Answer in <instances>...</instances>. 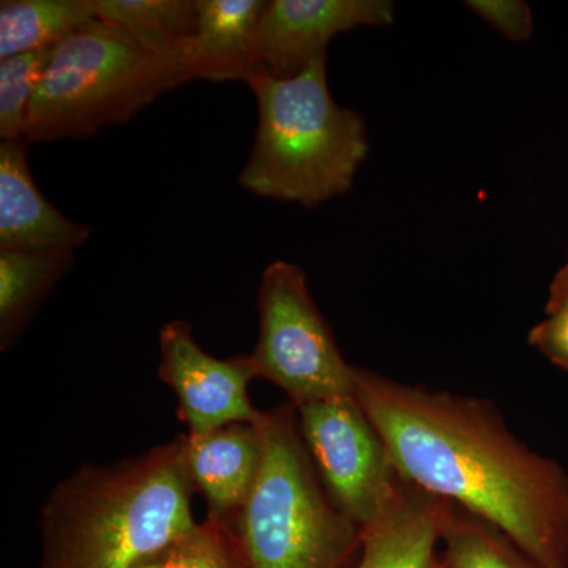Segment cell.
<instances>
[{
  "instance_id": "1",
  "label": "cell",
  "mask_w": 568,
  "mask_h": 568,
  "mask_svg": "<svg viewBox=\"0 0 568 568\" xmlns=\"http://www.w3.org/2000/svg\"><path fill=\"white\" fill-rule=\"evenodd\" d=\"M355 398L399 478L484 519L547 568H568V476L488 399L406 386L355 366Z\"/></svg>"
},
{
  "instance_id": "2",
  "label": "cell",
  "mask_w": 568,
  "mask_h": 568,
  "mask_svg": "<svg viewBox=\"0 0 568 568\" xmlns=\"http://www.w3.org/2000/svg\"><path fill=\"white\" fill-rule=\"evenodd\" d=\"M185 436L63 478L41 514L40 568H133L196 526Z\"/></svg>"
},
{
  "instance_id": "3",
  "label": "cell",
  "mask_w": 568,
  "mask_h": 568,
  "mask_svg": "<svg viewBox=\"0 0 568 568\" xmlns=\"http://www.w3.org/2000/svg\"><path fill=\"white\" fill-rule=\"evenodd\" d=\"M246 84L257 103V130L239 175L242 189L305 209L349 192L368 155V132L357 111L332 99L325 55L297 77L253 74Z\"/></svg>"
},
{
  "instance_id": "4",
  "label": "cell",
  "mask_w": 568,
  "mask_h": 568,
  "mask_svg": "<svg viewBox=\"0 0 568 568\" xmlns=\"http://www.w3.org/2000/svg\"><path fill=\"white\" fill-rule=\"evenodd\" d=\"M256 484L231 523L250 568H354L362 528L327 489L302 437L297 407L264 413Z\"/></svg>"
},
{
  "instance_id": "5",
  "label": "cell",
  "mask_w": 568,
  "mask_h": 568,
  "mask_svg": "<svg viewBox=\"0 0 568 568\" xmlns=\"http://www.w3.org/2000/svg\"><path fill=\"white\" fill-rule=\"evenodd\" d=\"M190 81L185 63L156 58L118 26L93 18L55 48L29 110L26 141L84 140Z\"/></svg>"
},
{
  "instance_id": "6",
  "label": "cell",
  "mask_w": 568,
  "mask_h": 568,
  "mask_svg": "<svg viewBox=\"0 0 568 568\" xmlns=\"http://www.w3.org/2000/svg\"><path fill=\"white\" fill-rule=\"evenodd\" d=\"M257 316L260 334L250 354L256 377L286 392L295 407L355 395V366L343 357L298 265L275 261L265 268Z\"/></svg>"
},
{
  "instance_id": "7",
  "label": "cell",
  "mask_w": 568,
  "mask_h": 568,
  "mask_svg": "<svg viewBox=\"0 0 568 568\" xmlns=\"http://www.w3.org/2000/svg\"><path fill=\"white\" fill-rule=\"evenodd\" d=\"M302 437L325 489L362 529L398 488L386 444L354 396L297 406Z\"/></svg>"
},
{
  "instance_id": "8",
  "label": "cell",
  "mask_w": 568,
  "mask_h": 568,
  "mask_svg": "<svg viewBox=\"0 0 568 568\" xmlns=\"http://www.w3.org/2000/svg\"><path fill=\"white\" fill-rule=\"evenodd\" d=\"M159 343V377L178 396L179 417L189 436L233 424H261L264 410L256 409L248 395L250 381L256 377L250 355L213 357L183 321L164 324Z\"/></svg>"
},
{
  "instance_id": "9",
  "label": "cell",
  "mask_w": 568,
  "mask_h": 568,
  "mask_svg": "<svg viewBox=\"0 0 568 568\" xmlns=\"http://www.w3.org/2000/svg\"><path fill=\"white\" fill-rule=\"evenodd\" d=\"M394 17L395 6L388 0H272L257 24L253 74L297 77L324 58L339 33L381 28Z\"/></svg>"
},
{
  "instance_id": "10",
  "label": "cell",
  "mask_w": 568,
  "mask_h": 568,
  "mask_svg": "<svg viewBox=\"0 0 568 568\" xmlns=\"http://www.w3.org/2000/svg\"><path fill=\"white\" fill-rule=\"evenodd\" d=\"M28 151L26 140L0 144V248L74 253L92 230L44 197L33 181Z\"/></svg>"
},
{
  "instance_id": "11",
  "label": "cell",
  "mask_w": 568,
  "mask_h": 568,
  "mask_svg": "<svg viewBox=\"0 0 568 568\" xmlns=\"http://www.w3.org/2000/svg\"><path fill=\"white\" fill-rule=\"evenodd\" d=\"M263 459L260 426L233 424L185 436V465L207 503V518L231 525L252 495Z\"/></svg>"
},
{
  "instance_id": "12",
  "label": "cell",
  "mask_w": 568,
  "mask_h": 568,
  "mask_svg": "<svg viewBox=\"0 0 568 568\" xmlns=\"http://www.w3.org/2000/svg\"><path fill=\"white\" fill-rule=\"evenodd\" d=\"M450 503L399 480L395 496L362 529L354 568H436V548Z\"/></svg>"
},
{
  "instance_id": "13",
  "label": "cell",
  "mask_w": 568,
  "mask_h": 568,
  "mask_svg": "<svg viewBox=\"0 0 568 568\" xmlns=\"http://www.w3.org/2000/svg\"><path fill=\"white\" fill-rule=\"evenodd\" d=\"M264 0H196L190 61L194 80L244 81L253 74L254 39Z\"/></svg>"
},
{
  "instance_id": "14",
  "label": "cell",
  "mask_w": 568,
  "mask_h": 568,
  "mask_svg": "<svg viewBox=\"0 0 568 568\" xmlns=\"http://www.w3.org/2000/svg\"><path fill=\"white\" fill-rule=\"evenodd\" d=\"M73 263L74 253L0 248V349L17 345L37 310Z\"/></svg>"
},
{
  "instance_id": "15",
  "label": "cell",
  "mask_w": 568,
  "mask_h": 568,
  "mask_svg": "<svg viewBox=\"0 0 568 568\" xmlns=\"http://www.w3.org/2000/svg\"><path fill=\"white\" fill-rule=\"evenodd\" d=\"M97 18L118 26L156 58L192 70L190 44L196 26V0H97Z\"/></svg>"
},
{
  "instance_id": "16",
  "label": "cell",
  "mask_w": 568,
  "mask_h": 568,
  "mask_svg": "<svg viewBox=\"0 0 568 568\" xmlns=\"http://www.w3.org/2000/svg\"><path fill=\"white\" fill-rule=\"evenodd\" d=\"M97 18V0H2L0 61L59 47Z\"/></svg>"
},
{
  "instance_id": "17",
  "label": "cell",
  "mask_w": 568,
  "mask_h": 568,
  "mask_svg": "<svg viewBox=\"0 0 568 568\" xmlns=\"http://www.w3.org/2000/svg\"><path fill=\"white\" fill-rule=\"evenodd\" d=\"M440 544L446 568H547L484 519L450 504Z\"/></svg>"
},
{
  "instance_id": "18",
  "label": "cell",
  "mask_w": 568,
  "mask_h": 568,
  "mask_svg": "<svg viewBox=\"0 0 568 568\" xmlns=\"http://www.w3.org/2000/svg\"><path fill=\"white\" fill-rule=\"evenodd\" d=\"M55 48L13 55L0 61V138L2 141L26 140L29 110Z\"/></svg>"
},
{
  "instance_id": "19",
  "label": "cell",
  "mask_w": 568,
  "mask_h": 568,
  "mask_svg": "<svg viewBox=\"0 0 568 568\" xmlns=\"http://www.w3.org/2000/svg\"><path fill=\"white\" fill-rule=\"evenodd\" d=\"M162 568H250L239 538L226 523H196L163 552Z\"/></svg>"
},
{
  "instance_id": "20",
  "label": "cell",
  "mask_w": 568,
  "mask_h": 568,
  "mask_svg": "<svg viewBox=\"0 0 568 568\" xmlns=\"http://www.w3.org/2000/svg\"><path fill=\"white\" fill-rule=\"evenodd\" d=\"M529 345L568 372V263L549 284L545 317L529 332Z\"/></svg>"
},
{
  "instance_id": "21",
  "label": "cell",
  "mask_w": 568,
  "mask_h": 568,
  "mask_svg": "<svg viewBox=\"0 0 568 568\" xmlns=\"http://www.w3.org/2000/svg\"><path fill=\"white\" fill-rule=\"evenodd\" d=\"M466 6L508 40L523 43L532 36V11L528 3L519 0H470Z\"/></svg>"
},
{
  "instance_id": "22",
  "label": "cell",
  "mask_w": 568,
  "mask_h": 568,
  "mask_svg": "<svg viewBox=\"0 0 568 568\" xmlns=\"http://www.w3.org/2000/svg\"><path fill=\"white\" fill-rule=\"evenodd\" d=\"M162 556H156V558L145 560V562L140 564V566L133 568H162Z\"/></svg>"
},
{
  "instance_id": "23",
  "label": "cell",
  "mask_w": 568,
  "mask_h": 568,
  "mask_svg": "<svg viewBox=\"0 0 568 568\" xmlns=\"http://www.w3.org/2000/svg\"><path fill=\"white\" fill-rule=\"evenodd\" d=\"M436 568H446V564H444L443 558L439 559V562H437Z\"/></svg>"
}]
</instances>
